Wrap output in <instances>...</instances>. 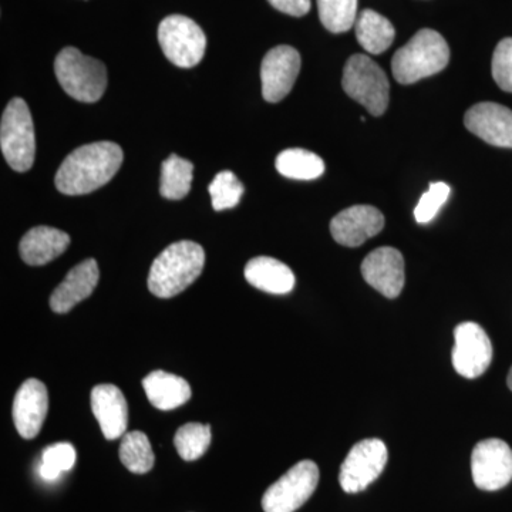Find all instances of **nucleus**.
I'll use <instances>...</instances> for the list:
<instances>
[{
  "mask_svg": "<svg viewBox=\"0 0 512 512\" xmlns=\"http://www.w3.org/2000/svg\"><path fill=\"white\" fill-rule=\"evenodd\" d=\"M384 227L382 212L372 205H355L339 212L330 222V232L338 244L356 248L375 237Z\"/></svg>",
  "mask_w": 512,
  "mask_h": 512,
  "instance_id": "ddd939ff",
  "label": "nucleus"
},
{
  "mask_svg": "<svg viewBox=\"0 0 512 512\" xmlns=\"http://www.w3.org/2000/svg\"><path fill=\"white\" fill-rule=\"evenodd\" d=\"M194 165L191 161L171 154L163 163L160 192L165 200L177 201L187 197L191 190Z\"/></svg>",
  "mask_w": 512,
  "mask_h": 512,
  "instance_id": "b1692460",
  "label": "nucleus"
},
{
  "mask_svg": "<svg viewBox=\"0 0 512 512\" xmlns=\"http://www.w3.org/2000/svg\"><path fill=\"white\" fill-rule=\"evenodd\" d=\"M49 410L46 384L37 379L26 380L13 402V423L23 439H35L45 423Z\"/></svg>",
  "mask_w": 512,
  "mask_h": 512,
  "instance_id": "dca6fc26",
  "label": "nucleus"
},
{
  "mask_svg": "<svg viewBox=\"0 0 512 512\" xmlns=\"http://www.w3.org/2000/svg\"><path fill=\"white\" fill-rule=\"evenodd\" d=\"M301 72V55L291 46H276L266 53L261 64L262 96L278 103L291 93Z\"/></svg>",
  "mask_w": 512,
  "mask_h": 512,
  "instance_id": "f8f14e48",
  "label": "nucleus"
},
{
  "mask_svg": "<svg viewBox=\"0 0 512 512\" xmlns=\"http://www.w3.org/2000/svg\"><path fill=\"white\" fill-rule=\"evenodd\" d=\"M69 245V234L60 229L40 225L26 232L20 241V258L30 266L46 265L64 254Z\"/></svg>",
  "mask_w": 512,
  "mask_h": 512,
  "instance_id": "6ab92c4d",
  "label": "nucleus"
},
{
  "mask_svg": "<svg viewBox=\"0 0 512 512\" xmlns=\"http://www.w3.org/2000/svg\"><path fill=\"white\" fill-rule=\"evenodd\" d=\"M123 164V150L111 141L86 144L74 150L60 165L55 177L64 195H86L109 183Z\"/></svg>",
  "mask_w": 512,
  "mask_h": 512,
  "instance_id": "f257e3e1",
  "label": "nucleus"
},
{
  "mask_svg": "<svg viewBox=\"0 0 512 512\" xmlns=\"http://www.w3.org/2000/svg\"><path fill=\"white\" fill-rule=\"evenodd\" d=\"M76 448L70 443H56L46 447L42 453L39 476L45 481H56L76 464Z\"/></svg>",
  "mask_w": 512,
  "mask_h": 512,
  "instance_id": "cd10ccee",
  "label": "nucleus"
},
{
  "mask_svg": "<svg viewBox=\"0 0 512 512\" xmlns=\"http://www.w3.org/2000/svg\"><path fill=\"white\" fill-rule=\"evenodd\" d=\"M507 383H508V387H510L511 392H512V367H511L510 373H508Z\"/></svg>",
  "mask_w": 512,
  "mask_h": 512,
  "instance_id": "473e14b6",
  "label": "nucleus"
},
{
  "mask_svg": "<svg viewBox=\"0 0 512 512\" xmlns=\"http://www.w3.org/2000/svg\"><path fill=\"white\" fill-rule=\"evenodd\" d=\"M244 185L232 171H221L210 185L212 207L215 211L231 210L237 207L244 195Z\"/></svg>",
  "mask_w": 512,
  "mask_h": 512,
  "instance_id": "c85d7f7f",
  "label": "nucleus"
},
{
  "mask_svg": "<svg viewBox=\"0 0 512 512\" xmlns=\"http://www.w3.org/2000/svg\"><path fill=\"white\" fill-rule=\"evenodd\" d=\"M454 340L453 365L458 375L477 379L487 372L493 360V345L478 323L464 322L458 325L454 330Z\"/></svg>",
  "mask_w": 512,
  "mask_h": 512,
  "instance_id": "9b49d317",
  "label": "nucleus"
},
{
  "mask_svg": "<svg viewBox=\"0 0 512 512\" xmlns=\"http://www.w3.org/2000/svg\"><path fill=\"white\" fill-rule=\"evenodd\" d=\"M471 474L480 490L507 487L512 481V448L500 439L480 441L471 454Z\"/></svg>",
  "mask_w": 512,
  "mask_h": 512,
  "instance_id": "9d476101",
  "label": "nucleus"
},
{
  "mask_svg": "<svg viewBox=\"0 0 512 512\" xmlns=\"http://www.w3.org/2000/svg\"><path fill=\"white\" fill-rule=\"evenodd\" d=\"M343 90L366 107L372 116H382L389 106L390 84L382 67L369 56L353 55L343 70Z\"/></svg>",
  "mask_w": 512,
  "mask_h": 512,
  "instance_id": "423d86ee",
  "label": "nucleus"
},
{
  "mask_svg": "<svg viewBox=\"0 0 512 512\" xmlns=\"http://www.w3.org/2000/svg\"><path fill=\"white\" fill-rule=\"evenodd\" d=\"M467 130L495 147L512 148V111L501 104L478 103L464 117Z\"/></svg>",
  "mask_w": 512,
  "mask_h": 512,
  "instance_id": "2eb2a0df",
  "label": "nucleus"
},
{
  "mask_svg": "<svg viewBox=\"0 0 512 512\" xmlns=\"http://www.w3.org/2000/svg\"><path fill=\"white\" fill-rule=\"evenodd\" d=\"M386 444L379 439L359 441L340 467L339 483L345 493L356 494L375 483L386 467Z\"/></svg>",
  "mask_w": 512,
  "mask_h": 512,
  "instance_id": "1a4fd4ad",
  "label": "nucleus"
},
{
  "mask_svg": "<svg viewBox=\"0 0 512 512\" xmlns=\"http://www.w3.org/2000/svg\"><path fill=\"white\" fill-rule=\"evenodd\" d=\"M143 389L147 394L148 402L158 410L178 409L190 402L192 393L187 380L177 375L156 370L143 380Z\"/></svg>",
  "mask_w": 512,
  "mask_h": 512,
  "instance_id": "412c9836",
  "label": "nucleus"
},
{
  "mask_svg": "<svg viewBox=\"0 0 512 512\" xmlns=\"http://www.w3.org/2000/svg\"><path fill=\"white\" fill-rule=\"evenodd\" d=\"M318 483V466L303 460L265 491L262 508L265 512H295L312 497Z\"/></svg>",
  "mask_w": 512,
  "mask_h": 512,
  "instance_id": "6e6552de",
  "label": "nucleus"
},
{
  "mask_svg": "<svg viewBox=\"0 0 512 512\" xmlns=\"http://www.w3.org/2000/svg\"><path fill=\"white\" fill-rule=\"evenodd\" d=\"M356 37L360 46L372 55H380L392 46L396 30L389 19L375 10L366 9L357 16Z\"/></svg>",
  "mask_w": 512,
  "mask_h": 512,
  "instance_id": "4be33fe9",
  "label": "nucleus"
},
{
  "mask_svg": "<svg viewBox=\"0 0 512 512\" xmlns=\"http://www.w3.org/2000/svg\"><path fill=\"white\" fill-rule=\"evenodd\" d=\"M100 271L96 259H86L74 266L50 296V308L53 312L67 313L84 299L90 298L99 284Z\"/></svg>",
  "mask_w": 512,
  "mask_h": 512,
  "instance_id": "a211bd4d",
  "label": "nucleus"
},
{
  "mask_svg": "<svg viewBox=\"0 0 512 512\" xmlns=\"http://www.w3.org/2000/svg\"><path fill=\"white\" fill-rule=\"evenodd\" d=\"M55 73L64 92L82 103H96L106 92V66L76 47H66L57 55Z\"/></svg>",
  "mask_w": 512,
  "mask_h": 512,
  "instance_id": "20e7f679",
  "label": "nucleus"
},
{
  "mask_svg": "<svg viewBox=\"0 0 512 512\" xmlns=\"http://www.w3.org/2000/svg\"><path fill=\"white\" fill-rule=\"evenodd\" d=\"M276 170L292 180L311 181L322 177L325 173V163L311 151L291 148V150L282 151L276 157Z\"/></svg>",
  "mask_w": 512,
  "mask_h": 512,
  "instance_id": "5701e85b",
  "label": "nucleus"
},
{
  "mask_svg": "<svg viewBox=\"0 0 512 512\" xmlns=\"http://www.w3.org/2000/svg\"><path fill=\"white\" fill-rule=\"evenodd\" d=\"M362 275L367 284L386 298H397L406 281L403 255L396 248H377L363 261Z\"/></svg>",
  "mask_w": 512,
  "mask_h": 512,
  "instance_id": "4468645a",
  "label": "nucleus"
},
{
  "mask_svg": "<svg viewBox=\"0 0 512 512\" xmlns=\"http://www.w3.org/2000/svg\"><path fill=\"white\" fill-rule=\"evenodd\" d=\"M245 279L259 289L272 295H286L295 288V275L292 269L278 259L258 256L245 266Z\"/></svg>",
  "mask_w": 512,
  "mask_h": 512,
  "instance_id": "aec40b11",
  "label": "nucleus"
},
{
  "mask_svg": "<svg viewBox=\"0 0 512 512\" xmlns=\"http://www.w3.org/2000/svg\"><path fill=\"white\" fill-rule=\"evenodd\" d=\"M205 265V252L197 242H174L154 259L148 289L154 296L170 299L194 284Z\"/></svg>",
  "mask_w": 512,
  "mask_h": 512,
  "instance_id": "f03ea898",
  "label": "nucleus"
},
{
  "mask_svg": "<svg viewBox=\"0 0 512 512\" xmlns=\"http://www.w3.org/2000/svg\"><path fill=\"white\" fill-rule=\"evenodd\" d=\"M0 148L6 163L18 173H26L33 167L36 157L35 127L28 104L23 99L16 97L10 100L3 111Z\"/></svg>",
  "mask_w": 512,
  "mask_h": 512,
  "instance_id": "39448f33",
  "label": "nucleus"
},
{
  "mask_svg": "<svg viewBox=\"0 0 512 512\" xmlns=\"http://www.w3.org/2000/svg\"><path fill=\"white\" fill-rule=\"evenodd\" d=\"M451 188L446 183H433L430 185L429 191L421 195L419 204L414 210V218L419 224H429L439 214L443 205L446 204L450 197Z\"/></svg>",
  "mask_w": 512,
  "mask_h": 512,
  "instance_id": "c756f323",
  "label": "nucleus"
},
{
  "mask_svg": "<svg viewBox=\"0 0 512 512\" xmlns=\"http://www.w3.org/2000/svg\"><path fill=\"white\" fill-rule=\"evenodd\" d=\"M450 47L436 30L421 29L394 53L392 72L400 84H413L446 69Z\"/></svg>",
  "mask_w": 512,
  "mask_h": 512,
  "instance_id": "7ed1b4c3",
  "label": "nucleus"
},
{
  "mask_svg": "<svg viewBox=\"0 0 512 512\" xmlns=\"http://www.w3.org/2000/svg\"><path fill=\"white\" fill-rule=\"evenodd\" d=\"M318 10L329 32L345 33L356 25L357 0H318Z\"/></svg>",
  "mask_w": 512,
  "mask_h": 512,
  "instance_id": "bb28decb",
  "label": "nucleus"
},
{
  "mask_svg": "<svg viewBox=\"0 0 512 512\" xmlns=\"http://www.w3.org/2000/svg\"><path fill=\"white\" fill-rule=\"evenodd\" d=\"M119 456L124 467L134 474H146L156 463L153 447L143 431H130L121 437Z\"/></svg>",
  "mask_w": 512,
  "mask_h": 512,
  "instance_id": "393cba45",
  "label": "nucleus"
},
{
  "mask_svg": "<svg viewBox=\"0 0 512 512\" xmlns=\"http://www.w3.org/2000/svg\"><path fill=\"white\" fill-rule=\"evenodd\" d=\"M92 412L99 421L100 429L107 440H117L126 434L128 426V406L126 397L114 384L94 386Z\"/></svg>",
  "mask_w": 512,
  "mask_h": 512,
  "instance_id": "f3484780",
  "label": "nucleus"
},
{
  "mask_svg": "<svg viewBox=\"0 0 512 512\" xmlns=\"http://www.w3.org/2000/svg\"><path fill=\"white\" fill-rule=\"evenodd\" d=\"M210 424L187 423L177 430L174 446L185 461H195L207 453L211 446Z\"/></svg>",
  "mask_w": 512,
  "mask_h": 512,
  "instance_id": "a878e982",
  "label": "nucleus"
},
{
  "mask_svg": "<svg viewBox=\"0 0 512 512\" xmlns=\"http://www.w3.org/2000/svg\"><path fill=\"white\" fill-rule=\"evenodd\" d=\"M493 77L501 90L512 93V37L501 40L495 47Z\"/></svg>",
  "mask_w": 512,
  "mask_h": 512,
  "instance_id": "7c9ffc66",
  "label": "nucleus"
},
{
  "mask_svg": "<svg viewBox=\"0 0 512 512\" xmlns=\"http://www.w3.org/2000/svg\"><path fill=\"white\" fill-rule=\"evenodd\" d=\"M158 43L171 63L183 69L197 66L207 49V37L187 16L173 15L158 26Z\"/></svg>",
  "mask_w": 512,
  "mask_h": 512,
  "instance_id": "0eeeda50",
  "label": "nucleus"
},
{
  "mask_svg": "<svg viewBox=\"0 0 512 512\" xmlns=\"http://www.w3.org/2000/svg\"><path fill=\"white\" fill-rule=\"evenodd\" d=\"M279 12L301 18L311 10V0H268Z\"/></svg>",
  "mask_w": 512,
  "mask_h": 512,
  "instance_id": "2f4dec72",
  "label": "nucleus"
}]
</instances>
